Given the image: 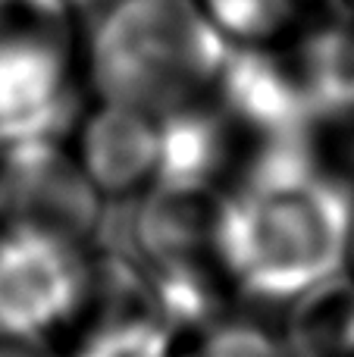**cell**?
<instances>
[{"label": "cell", "mask_w": 354, "mask_h": 357, "mask_svg": "<svg viewBox=\"0 0 354 357\" xmlns=\"http://www.w3.org/2000/svg\"><path fill=\"white\" fill-rule=\"evenodd\" d=\"M0 220L38 222L91 245L104 235L107 201L79 167L69 138L0 151Z\"/></svg>", "instance_id": "5"}, {"label": "cell", "mask_w": 354, "mask_h": 357, "mask_svg": "<svg viewBox=\"0 0 354 357\" xmlns=\"http://www.w3.org/2000/svg\"><path fill=\"white\" fill-rule=\"evenodd\" d=\"M232 47L286 50L342 0H198Z\"/></svg>", "instance_id": "8"}, {"label": "cell", "mask_w": 354, "mask_h": 357, "mask_svg": "<svg viewBox=\"0 0 354 357\" xmlns=\"http://www.w3.org/2000/svg\"><path fill=\"white\" fill-rule=\"evenodd\" d=\"M69 357H192V345L173 323L138 307L104 317Z\"/></svg>", "instance_id": "9"}, {"label": "cell", "mask_w": 354, "mask_h": 357, "mask_svg": "<svg viewBox=\"0 0 354 357\" xmlns=\"http://www.w3.org/2000/svg\"><path fill=\"white\" fill-rule=\"evenodd\" d=\"M85 241L38 222L0 220V333L50 342L94 289Z\"/></svg>", "instance_id": "4"}, {"label": "cell", "mask_w": 354, "mask_h": 357, "mask_svg": "<svg viewBox=\"0 0 354 357\" xmlns=\"http://www.w3.org/2000/svg\"><path fill=\"white\" fill-rule=\"evenodd\" d=\"M82 38L69 0H0V151L72 135Z\"/></svg>", "instance_id": "3"}, {"label": "cell", "mask_w": 354, "mask_h": 357, "mask_svg": "<svg viewBox=\"0 0 354 357\" xmlns=\"http://www.w3.org/2000/svg\"><path fill=\"white\" fill-rule=\"evenodd\" d=\"M192 357H298V351L292 339H279L257 323L213 320L201 329Z\"/></svg>", "instance_id": "11"}, {"label": "cell", "mask_w": 354, "mask_h": 357, "mask_svg": "<svg viewBox=\"0 0 354 357\" xmlns=\"http://www.w3.org/2000/svg\"><path fill=\"white\" fill-rule=\"evenodd\" d=\"M348 3H354V0H348Z\"/></svg>", "instance_id": "14"}, {"label": "cell", "mask_w": 354, "mask_h": 357, "mask_svg": "<svg viewBox=\"0 0 354 357\" xmlns=\"http://www.w3.org/2000/svg\"><path fill=\"white\" fill-rule=\"evenodd\" d=\"M345 273H348V276L354 279V232H351V251H348V270H345Z\"/></svg>", "instance_id": "13"}, {"label": "cell", "mask_w": 354, "mask_h": 357, "mask_svg": "<svg viewBox=\"0 0 354 357\" xmlns=\"http://www.w3.org/2000/svg\"><path fill=\"white\" fill-rule=\"evenodd\" d=\"M301 82L314 123L354 119V3L342 0L336 13L286 47Z\"/></svg>", "instance_id": "7"}, {"label": "cell", "mask_w": 354, "mask_h": 357, "mask_svg": "<svg viewBox=\"0 0 354 357\" xmlns=\"http://www.w3.org/2000/svg\"><path fill=\"white\" fill-rule=\"evenodd\" d=\"M298 307L292 345L298 357H354V279H332Z\"/></svg>", "instance_id": "10"}, {"label": "cell", "mask_w": 354, "mask_h": 357, "mask_svg": "<svg viewBox=\"0 0 354 357\" xmlns=\"http://www.w3.org/2000/svg\"><path fill=\"white\" fill-rule=\"evenodd\" d=\"M0 357H60L50 342L35 339H16V335L0 333Z\"/></svg>", "instance_id": "12"}, {"label": "cell", "mask_w": 354, "mask_h": 357, "mask_svg": "<svg viewBox=\"0 0 354 357\" xmlns=\"http://www.w3.org/2000/svg\"><path fill=\"white\" fill-rule=\"evenodd\" d=\"M69 148L107 207L169 191L163 116L94 100L91 110L72 126Z\"/></svg>", "instance_id": "6"}, {"label": "cell", "mask_w": 354, "mask_h": 357, "mask_svg": "<svg viewBox=\"0 0 354 357\" xmlns=\"http://www.w3.org/2000/svg\"><path fill=\"white\" fill-rule=\"evenodd\" d=\"M354 195L305 138L267 148L220 195L217 248L229 291L301 304L348 270Z\"/></svg>", "instance_id": "1"}, {"label": "cell", "mask_w": 354, "mask_h": 357, "mask_svg": "<svg viewBox=\"0 0 354 357\" xmlns=\"http://www.w3.org/2000/svg\"><path fill=\"white\" fill-rule=\"evenodd\" d=\"M232 50L198 0H110L82 38V73L100 104L167 116L213 98Z\"/></svg>", "instance_id": "2"}]
</instances>
